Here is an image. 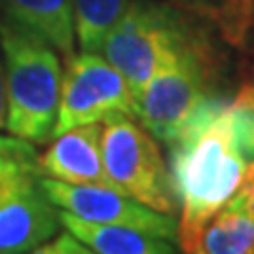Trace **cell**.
Here are the masks:
<instances>
[{
    "label": "cell",
    "mask_w": 254,
    "mask_h": 254,
    "mask_svg": "<svg viewBox=\"0 0 254 254\" xmlns=\"http://www.w3.org/2000/svg\"><path fill=\"white\" fill-rule=\"evenodd\" d=\"M0 51L4 68V129L32 144L53 138L62 91L58 51L34 32L0 17Z\"/></svg>",
    "instance_id": "obj_3"
},
{
    "label": "cell",
    "mask_w": 254,
    "mask_h": 254,
    "mask_svg": "<svg viewBox=\"0 0 254 254\" xmlns=\"http://www.w3.org/2000/svg\"><path fill=\"white\" fill-rule=\"evenodd\" d=\"M129 0H72L74 34L83 51H100L110 28L127 9Z\"/></svg>",
    "instance_id": "obj_14"
},
{
    "label": "cell",
    "mask_w": 254,
    "mask_h": 254,
    "mask_svg": "<svg viewBox=\"0 0 254 254\" xmlns=\"http://www.w3.org/2000/svg\"><path fill=\"white\" fill-rule=\"evenodd\" d=\"M102 157L113 187L161 214L178 212L170 170L155 138L129 115H117L102 127Z\"/></svg>",
    "instance_id": "obj_5"
},
{
    "label": "cell",
    "mask_w": 254,
    "mask_h": 254,
    "mask_svg": "<svg viewBox=\"0 0 254 254\" xmlns=\"http://www.w3.org/2000/svg\"><path fill=\"white\" fill-rule=\"evenodd\" d=\"M235 102L237 104H242V106H246V108L254 110V83L242 85V89L237 91V95H235Z\"/></svg>",
    "instance_id": "obj_18"
},
{
    "label": "cell",
    "mask_w": 254,
    "mask_h": 254,
    "mask_svg": "<svg viewBox=\"0 0 254 254\" xmlns=\"http://www.w3.org/2000/svg\"><path fill=\"white\" fill-rule=\"evenodd\" d=\"M0 17L45 38L64 58L74 53L72 0H0Z\"/></svg>",
    "instance_id": "obj_11"
},
{
    "label": "cell",
    "mask_w": 254,
    "mask_h": 254,
    "mask_svg": "<svg viewBox=\"0 0 254 254\" xmlns=\"http://www.w3.org/2000/svg\"><path fill=\"white\" fill-rule=\"evenodd\" d=\"M254 212L242 190L229 199L203 227L195 254H252Z\"/></svg>",
    "instance_id": "obj_12"
},
{
    "label": "cell",
    "mask_w": 254,
    "mask_h": 254,
    "mask_svg": "<svg viewBox=\"0 0 254 254\" xmlns=\"http://www.w3.org/2000/svg\"><path fill=\"white\" fill-rule=\"evenodd\" d=\"M47 197L60 210L91 222L106 225H127L144 231L178 240V225L170 214H161L133 197L104 185H70V182L38 176Z\"/></svg>",
    "instance_id": "obj_7"
},
{
    "label": "cell",
    "mask_w": 254,
    "mask_h": 254,
    "mask_svg": "<svg viewBox=\"0 0 254 254\" xmlns=\"http://www.w3.org/2000/svg\"><path fill=\"white\" fill-rule=\"evenodd\" d=\"M60 227V208L47 197L38 174L0 190V254L34 252L58 235Z\"/></svg>",
    "instance_id": "obj_8"
},
{
    "label": "cell",
    "mask_w": 254,
    "mask_h": 254,
    "mask_svg": "<svg viewBox=\"0 0 254 254\" xmlns=\"http://www.w3.org/2000/svg\"><path fill=\"white\" fill-rule=\"evenodd\" d=\"M237 108L210 95L170 148V176L180 205L178 244L195 254L208 220L240 190L254 170L237 140Z\"/></svg>",
    "instance_id": "obj_1"
},
{
    "label": "cell",
    "mask_w": 254,
    "mask_h": 254,
    "mask_svg": "<svg viewBox=\"0 0 254 254\" xmlns=\"http://www.w3.org/2000/svg\"><path fill=\"white\" fill-rule=\"evenodd\" d=\"M212 26L233 47H246L254 23V0H168Z\"/></svg>",
    "instance_id": "obj_13"
},
{
    "label": "cell",
    "mask_w": 254,
    "mask_h": 254,
    "mask_svg": "<svg viewBox=\"0 0 254 254\" xmlns=\"http://www.w3.org/2000/svg\"><path fill=\"white\" fill-rule=\"evenodd\" d=\"M199 19L172 2L131 0L100 51L125 76L136 98L157 70L214 45Z\"/></svg>",
    "instance_id": "obj_2"
},
{
    "label": "cell",
    "mask_w": 254,
    "mask_h": 254,
    "mask_svg": "<svg viewBox=\"0 0 254 254\" xmlns=\"http://www.w3.org/2000/svg\"><path fill=\"white\" fill-rule=\"evenodd\" d=\"M41 176L70 185L113 187L102 157V127L78 125L55 136L49 148L36 159ZM115 189V187H113Z\"/></svg>",
    "instance_id": "obj_9"
},
{
    "label": "cell",
    "mask_w": 254,
    "mask_h": 254,
    "mask_svg": "<svg viewBox=\"0 0 254 254\" xmlns=\"http://www.w3.org/2000/svg\"><path fill=\"white\" fill-rule=\"evenodd\" d=\"M233 104L237 108V119H235L237 140H240V146L246 153V157L250 161H254V110L237 104L235 100H233Z\"/></svg>",
    "instance_id": "obj_16"
},
{
    "label": "cell",
    "mask_w": 254,
    "mask_h": 254,
    "mask_svg": "<svg viewBox=\"0 0 254 254\" xmlns=\"http://www.w3.org/2000/svg\"><path fill=\"white\" fill-rule=\"evenodd\" d=\"M36 254H87L91 252L87 246L78 240L76 235H72L66 229V233L58 235L55 240H49L45 242L43 246H38V248L34 250Z\"/></svg>",
    "instance_id": "obj_17"
},
{
    "label": "cell",
    "mask_w": 254,
    "mask_h": 254,
    "mask_svg": "<svg viewBox=\"0 0 254 254\" xmlns=\"http://www.w3.org/2000/svg\"><path fill=\"white\" fill-rule=\"evenodd\" d=\"M62 227L76 235L91 252L98 254H172L176 242L163 235L127 225L91 222L60 210Z\"/></svg>",
    "instance_id": "obj_10"
},
{
    "label": "cell",
    "mask_w": 254,
    "mask_h": 254,
    "mask_svg": "<svg viewBox=\"0 0 254 254\" xmlns=\"http://www.w3.org/2000/svg\"><path fill=\"white\" fill-rule=\"evenodd\" d=\"M220 74L216 47L187 53L178 62L157 70L153 78L133 98V119L155 140L172 146L185 129L190 115L210 95Z\"/></svg>",
    "instance_id": "obj_4"
},
{
    "label": "cell",
    "mask_w": 254,
    "mask_h": 254,
    "mask_svg": "<svg viewBox=\"0 0 254 254\" xmlns=\"http://www.w3.org/2000/svg\"><path fill=\"white\" fill-rule=\"evenodd\" d=\"M240 190L244 193L246 201H248V205H250V208H252V212H254V170L248 174V178L244 180V185L240 187Z\"/></svg>",
    "instance_id": "obj_20"
},
{
    "label": "cell",
    "mask_w": 254,
    "mask_h": 254,
    "mask_svg": "<svg viewBox=\"0 0 254 254\" xmlns=\"http://www.w3.org/2000/svg\"><path fill=\"white\" fill-rule=\"evenodd\" d=\"M6 125V93H4V68L2 58H0V129Z\"/></svg>",
    "instance_id": "obj_19"
},
{
    "label": "cell",
    "mask_w": 254,
    "mask_h": 254,
    "mask_svg": "<svg viewBox=\"0 0 254 254\" xmlns=\"http://www.w3.org/2000/svg\"><path fill=\"white\" fill-rule=\"evenodd\" d=\"M36 144L19 136H0V190H4L15 180L38 174Z\"/></svg>",
    "instance_id": "obj_15"
},
{
    "label": "cell",
    "mask_w": 254,
    "mask_h": 254,
    "mask_svg": "<svg viewBox=\"0 0 254 254\" xmlns=\"http://www.w3.org/2000/svg\"><path fill=\"white\" fill-rule=\"evenodd\" d=\"M117 115L133 117V93L125 76L95 51L66 58L53 136L78 125L104 123Z\"/></svg>",
    "instance_id": "obj_6"
}]
</instances>
